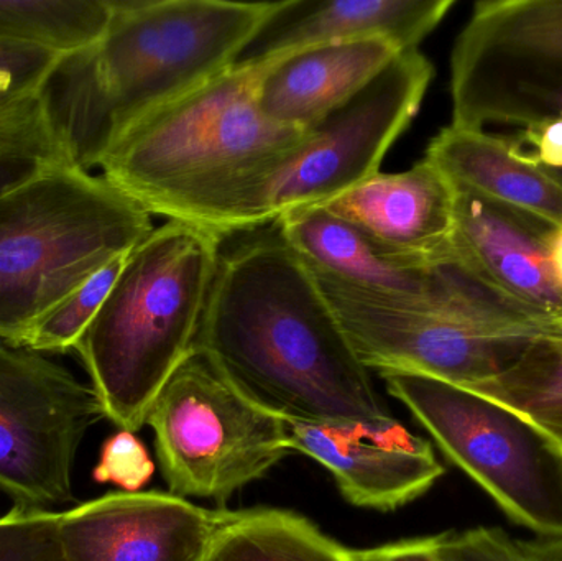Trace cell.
Returning <instances> with one entry per match:
<instances>
[{
	"instance_id": "cell-1",
	"label": "cell",
	"mask_w": 562,
	"mask_h": 561,
	"mask_svg": "<svg viewBox=\"0 0 562 561\" xmlns=\"http://www.w3.org/2000/svg\"><path fill=\"white\" fill-rule=\"evenodd\" d=\"M194 351L283 422L406 434L376 392L316 277L276 223L221 243Z\"/></svg>"
},
{
	"instance_id": "cell-2",
	"label": "cell",
	"mask_w": 562,
	"mask_h": 561,
	"mask_svg": "<svg viewBox=\"0 0 562 561\" xmlns=\"http://www.w3.org/2000/svg\"><path fill=\"white\" fill-rule=\"evenodd\" d=\"M262 63L237 61L132 125L102 158V177L151 216L220 239L272 223L270 198L307 131L257 101Z\"/></svg>"
},
{
	"instance_id": "cell-3",
	"label": "cell",
	"mask_w": 562,
	"mask_h": 561,
	"mask_svg": "<svg viewBox=\"0 0 562 561\" xmlns=\"http://www.w3.org/2000/svg\"><path fill=\"white\" fill-rule=\"evenodd\" d=\"M112 20L88 48L61 56L40 102L72 167H99L145 115L239 61L273 2L111 0Z\"/></svg>"
},
{
	"instance_id": "cell-4",
	"label": "cell",
	"mask_w": 562,
	"mask_h": 561,
	"mask_svg": "<svg viewBox=\"0 0 562 561\" xmlns=\"http://www.w3.org/2000/svg\"><path fill=\"white\" fill-rule=\"evenodd\" d=\"M223 239L168 221L125 257L76 345L104 417L137 434L171 375L196 348Z\"/></svg>"
},
{
	"instance_id": "cell-5",
	"label": "cell",
	"mask_w": 562,
	"mask_h": 561,
	"mask_svg": "<svg viewBox=\"0 0 562 561\" xmlns=\"http://www.w3.org/2000/svg\"><path fill=\"white\" fill-rule=\"evenodd\" d=\"M154 229L140 204L76 167L0 197V338L22 345L49 310Z\"/></svg>"
},
{
	"instance_id": "cell-6",
	"label": "cell",
	"mask_w": 562,
	"mask_h": 561,
	"mask_svg": "<svg viewBox=\"0 0 562 561\" xmlns=\"http://www.w3.org/2000/svg\"><path fill=\"white\" fill-rule=\"evenodd\" d=\"M379 374L390 395L510 519L562 540V448L553 438L471 389L413 372Z\"/></svg>"
},
{
	"instance_id": "cell-7",
	"label": "cell",
	"mask_w": 562,
	"mask_h": 561,
	"mask_svg": "<svg viewBox=\"0 0 562 561\" xmlns=\"http://www.w3.org/2000/svg\"><path fill=\"white\" fill-rule=\"evenodd\" d=\"M158 463L175 496L224 504L288 455L281 418L244 397L194 351L148 412Z\"/></svg>"
},
{
	"instance_id": "cell-8",
	"label": "cell",
	"mask_w": 562,
	"mask_h": 561,
	"mask_svg": "<svg viewBox=\"0 0 562 561\" xmlns=\"http://www.w3.org/2000/svg\"><path fill=\"white\" fill-rule=\"evenodd\" d=\"M451 125L527 128L562 117V0H484L451 55Z\"/></svg>"
},
{
	"instance_id": "cell-9",
	"label": "cell",
	"mask_w": 562,
	"mask_h": 561,
	"mask_svg": "<svg viewBox=\"0 0 562 561\" xmlns=\"http://www.w3.org/2000/svg\"><path fill=\"white\" fill-rule=\"evenodd\" d=\"M273 223L314 276L380 305L436 313L528 335L562 333L495 292L456 254L454 259L442 263L398 259L324 207L291 211Z\"/></svg>"
},
{
	"instance_id": "cell-10",
	"label": "cell",
	"mask_w": 562,
	"mask_h": 561,
	"mask_svg": "<svg viewBox=\"0 0 562 561\" xmlns=\"http://www.w3.org/2000/svg\"><path fill=\"white\" fill-rule=\"evenodd\" d=\"M101 418L92 385L43 352L0 338V493L13 506L71 503L79 447Z\"/></svg>"
},
{
	"instance_id": "cell-11",
	"label": "cell",
	"mask_w": 562,
	"mask_h": 561,
	"mask_svg": "<svg viewBox=\"0 0 562 561\" xmlns=\"http://www.w3.org/2000/svg\"><path fill=\"white\" fill-rule=\"evenodd\" d=\"M435 76L419 49L402 52L350 101L307 131L306 141L280 175L273 221L323 206L372 175L396 138L412 124Z\"/></svg>"
},
{
	"instance_id": "cell-12",
	"label": "cell",
	"mask_w": 562,
	"mask_h": 561,
	"mask_svg": "<svg viewBox=\"0 0 562 561\" xmlns=\"http://www.w3.org/2000/svg\"><path fill=\"white\" fill-rule=\"evenodd\" d=\"M316 280L369 371L413 372L472 389L507 371L528 345L540 338L452 316L380 305L330 280Z\"/></svg>"
},
{
	"instance_id": "cell-13",
	"label": "cell",
	"mask_w": 562,
	"mask_h": 561,
	"mask_svg": "<svg viewBox=\"0 0 562 561\" xmlns=\"http://www.w3.org/2000/svg\"><path fill=\"white\" fill-rule=\"evenodd\" d=\"M226 514L171 493H109L61 513L63 559L201 561Z\"/></svg>"
},
{
	"instance_id": "cell-14",
	"label": "cell",
	"mask_w": 562,
	"mask_h": 561,
	"mask_svg": "<svg viewBox=\"0 0 562 561\" xmlns=\"http://www.w3.org/2000/svg\"><path fill=\"white\" fill-rule=\"evenodd\" d=\"M451 178L429 158L398 173H379L323 204L385 253L415 263L454 259Z\"/></svg>"
},
{
	"instance_id": "cell-15",
	"label": "cell",
	"mask_w": 562,
	"mask_h": 561,
	"mask_svg": "<svg viewBox=\"0 0 562 561\" xmlns=\"http://www.w3.org/2000/svg\"><path fill=\"white\" fill-rule=\"evenodd\" d=\"M456 191V257L518 308L562 329V289L547 250L554 226L465 188Z\"/></svg>"
},
{
	"instance_id": "cell-16",
	"label": "cell",
	"mask_w": 562,
	"mask_h": 561,
	"mask_svg": "<svg viewBox=\"0 0 562 561\" xmlns=\"http://www.w3.org/2000/svg\"><path fill=\"white\" fill-rule=\"evenodd\" d=\"M286 447L326 468L347 503L392 513L445 474L431 445L406 434L372 437L356 427L284 422Z\"/></svg>"
},
{
	"instance_id": "cell-17",
	"label": "cell",
	"mask_w": 562,
	"mask_h": 561,
	"mask_svg": "<svg viewBox=\"0 0 562 561\" xmlns=\"http://www.w3.org/2000/svg\"><path fill=\"white\" fill-rule=\"evenodd\" d=\"M454 0H281L240 56L266 63L316 46L385 40L402 52L419 49Z\"/></svg>"
},
{
	"instance_id": "cell-18",
	"label": "cell",
	"mask_w": 562,
	"mask_h": 561,
	"mask_svg": "<svg viewBox=\"0 0 562 561\" xmlns=\"http://www.w3.org/2000/svg\"><path fill=\"white\" fill-rule=\"evenodd\" d=\"M402 49L385 40L301 49L262 63L257 101L267 117L310 131L362 91Z\"/></svg>"
},
{
	"instance_id": "cell-19",
	"label": "cell",
	"mask_w": 562,
	"mask_h": 561,
	"mask_svg": "<svg viewBox=\"0 0 562 561\" xmlns=\"http://www.w3.org/2000/svg\"><path fill=\"white\" fill-rule=\"evenodd\" d=\"M426 158L456 187L562 226V184L512 138L448 125L429 142Z\"/></svg>"
},
{
	"instance_id": "cell-20",
	"label": "cell",
	"mask_w": 562,
	"mask_h": 561,
	"mask_svg": "<svg viewBox=\"0 0 562 561\" xmlns=\"http://www.w3.org/2000/svg\"><path fill=\"white\" fill-rule=\"evenodd\" d=\"M201 561H352L350 550L300 514L227 513Z\"/></svg>"
},
{
	"instance_id": "cell-21",
	"label": "cell",
	"mask_w": 562,
	"mask_h": 561,
	"mask_svg": "<svg viewBox=\"0 0 562 561\" xmlns=\"http://www.w3.org/2000/svg\"><path fill=\"white\" fill-rule=\"evenodd\" d=\"M111 20V0H0L2 42L59 56L94 45Z\"/></svg>"
},
{
	"instance_id": "cell-22",
	"label": "cell",
	"mask_w": 562,
	"mask_h": 561,
	"mask_svg": "<svg viewBox=\"0 0 562 561\" xmlns=\"http://www.w3.org/2000/svg\"><path fill=\"white\" fill-rule=\"evenodd\" d=\"M471 391L524 415L562 448V333L533 339L507 371Z\"/></svg>"
},
{
	"instance_id": "cell-23",
	"label": "cell",
	"mask_w": 562,
	"mask_h": 561,
	"mask_svg": "<svg viewBox=\"0 0 562 561\" xmlns=\"http://www.w3.org/2000/svg\"><path fill=\"white\" fill-rule=\"evenodd\" d=\"M72 167L38 96L0 115V197L56 168Z\"/></svg>"
},
{
	"instance_id": "cell-24",
	"label": "cell",
	"mask_w": 562,
	"mask_h": 561,
	"mask_svg": "<svg viewBox=\"0 0 562 561\" xmlns=\"http://www.w3.org/2000/svg\"><path fill=\"white\" fill-rule=\"evenodd\" d=\"M125 257L127 256L109 263L85 285L69 293L55 308L49 310L30 328L23 338L22 346L43 355L75 349L92 319L98 315L105 296L111 292L124 266Z\"/></svg>"
},
{
	"instance_id": "cell-25",
	"label": "cell",
	"mask_w": 562,
	"mask_h": 561,
	"mask_svg": "<svg viewBox=\"0 0 562 561\" xmlns=\"http://www.w3.org/2000/svg\"><path fill=\"white\" fill-rule=\"evenodd\" d=\"M59 517L61 513L13 506L0 517V561H65Z\"/></svg>"
},
{
	"instance_id": "cell-26",
	"label": "cell",
	"mask_w": 562,
	"mask_h": 561,
	"mask_svg": "<svg viewBox=\"0 0 562 561\" xmlns=\"http://www.w3.org/2000/svg\"><path fill=\"white\" fill-rule=\"evenodd\" d=\"M438 553L442 561H551L553 542H521L501 529L441 534Z\"/></svg>"
},
{
	"instance_id": "cell-27",
	"label": "cell",
	"mask_w": 562,
	"mask_h": 561,
	"mask_svg": "<svg viewBox=\"0 0 562 561\" xmlns=\"http://www.w3.org/2000/svg\"><path fill=\"white\" fill-rule=\"evenodd\" d=\"M59 58L45 49L0 40V115L35 99Z\"/></svg>"
},
{
	"instance_id": "cell-28",
	"label": "cell",
	"mask_w": 562,
	"mask_h": 561,
	"mask_svg": "<svg viewBox=\"0 0 562 561\" xmlns=\"http://www.w3.org/2000/svg\"><path fill=\"white\" fill-rule=\"evenodd\" d=\"M154 473L155 464L145 445L132 431L119 430L102 445L92 480L114 484L124 493H140Z\"/></svg>"
},
{
	"instance_id": "cell-29",
	"label": "cell",
	"mask_w": 562,
	"mask_h": 561,
	"mask_svg": "<svg viewBox=\"0 0 562 561\" xmlns=\"http://www.w3.org/2000/svg\"><path fill=\"white\" fill-rule=\"evenodd\" d=\"M514 142L518 148H530L521 152L537 164L554 170L562 168V117L521 128Z\"/></svg>"
},
{
	"instance_id": "cell-30",
	"label": "cell",
	"mask_w": 562,
	"mask_h": 561,
	"mask_svg": "<svg viewBox=\"0 0 562 561\" xmlns=\"http://www.w3.org/2000/svg\"><path fill=\"white\" fill-rule=\"evenodd\" d=\"M441 536L402 540L372 549L350 550L352 561H442L438 553Z\"/></svg>"
},
{
	"instance_id": "cell-31",
	"label": "cell",
	"mask_w": 562,
	"mask_h": 561,
	"mask_svg": "<svg viewBox=\"0 0 562 561\" xmlns=\"http://www.w3.org/2000/svg\"><path fill=\"white\" fill-rule=\"evenodd\" d=\"M547 250L551 269L562 289V226H554L547 236Z\"/></svg>"
},
{
	"instance_id": "cell-32",
	"label": "cell",
	"mask_w": 562,
	"mask_h": 561,
	"mask_svg": "<svg viewBox=\"0 0 562 561\" xmlns=\"http://www.w3.org/2000/svg\"><path fill=\"white\" fill-rule=\"evenodd\" d=\"M551 561H562V540H554Z\"/></svg>"
},
{
	"instance_id": "cell-33",
	"label": "cell",
	"mask_w": 562,
	"mask_h": 561,
	"mask_svg": "<svg viewBox=\"0 0 562 561\" xmlns=\"http://www.w3.org/2000/svg\"><path fill=\"white\" fill-rule=\"evenodd\" d=\"M541 167H543V165H541ZM544 170L548 171V173L551 175V177L554 178V180L557 181H560V183L562 184V168H560V170H554V168H547V167H543Z\"/></svg>"
}]
</instances>
